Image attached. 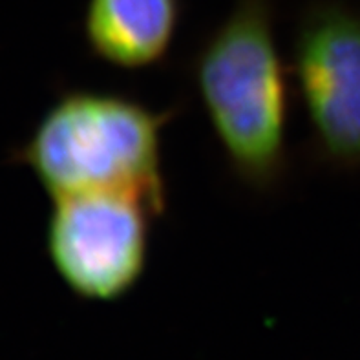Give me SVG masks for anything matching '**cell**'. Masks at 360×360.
<instances>
[{
  "label": "cell",
  "instance_id": "obj_3",
  "mask_svg": "<svg viewBox=\"0 0 360 360\" xmlns=\"http://www.w3.org/2000/svg\"><path fill=\"white\" fill-rule=\"evenodd\" d=\"M289 66L309 160L360 174V6L306 0L292 24Z\"/></svg>",
  "mask_w": 360,
  "mask_h": 360
},
{
  "label": "cell",
  "instance_id": "obj_2",
  "mask_svg": "<svg viewBox=\"0 0 360 360\" xmlns=\"http://www.w3.org/2000/svg\"><path fill=\"white\" fill-rule=\"evenodd\" d=\"M176 108L154 110L117 91H63L39 119L15 161L53 198L123 192L167 212L163 130Z\"/></svg>",
  "mask_w": 360,
  "mask_h": 360
},
{
  "label": "cell",
  "instance_id": "obj_5",
  "mask_svg": "<svg viewBox=\"0 0 360 360\" xmlns=\"http://www.w3.org/2000/svg\"><path fill=\"white\" fill-rule=\"evenodd\" d=\"M181 18L183 0H86L82 41L99 63L139 72L167 59Z\"/></svg>",
  "mask_w": 360,
  "mask_h": 360
},
{
  "label": "cell",
  "instance_id": "obj_4",
  "mask_svg": "<svg viewBox=\"0 0 360 360\" xmlns=\"http://www.w3.org/2000/svg\"><path fill=\"white\" fill-rule=\"evenodd\" d=\"M51 201L46 252L66 288L101 302L132 291L148 265L152 219L160 214L123 192H82Z\"/></svg>",
  "mask_w": 360,
  "mask_h": 360
},
{
  "label": "cell",
  "instance_id": "obj_1",
  "mask_svg": "<svg viewBox=\"0 0 360 360\" xmlns=\"http://www.w3.org/2000/svg\"><path fill=\"white\" fill-rule=\"evenodd\" d=\"M187 75L229 174L245 191L273 196L291 174L295 101L278 41L274 0H234L188 57Z\"/></svg>",
  "mask_w": 360,
  "mask_h": 360
}]
</instances>
